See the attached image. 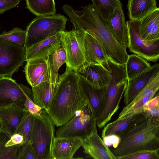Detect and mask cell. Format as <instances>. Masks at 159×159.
Here are the masks:
<instances>
[{
  "instance_id": "cell-3",
  "label": "cell",
  "mask_w": 159,
  "mask_h": 159,
  "mask_svg": "<svg viewBox=\"0 0 159 159\" xmlns=\"http://www.w3.org/2000/svg\"><path fill=\"white\" fill-rule=\"evenodd\" d=\"M118 145L111 150L116 157L142 150L159 149V124L146 117L119 136Z\"/></svg>"
},
{
  "instance_id": "cell-15",
  "label": "cell",
  "mask_w": 159,
  "mask_h": 159,
  "mask_svg": "<svg viewBox=\"0 0 159 159\" xmlns=\"http://www.w3.org/2000/svg\"><path fill=\"white\" fill-rule=\"evenodd\" d=\"M25 109L15 103L0 107L1 131L12 136L23 116Z\"/></svg>"
},
{
  "instance_id": "cell-8",
  "label": "cell",
  "mask_w": 159,
  "mask_h": 159,
  "mask_svg": "<svg viewBox=\"0 0 159 159\" xmlns=\"http://www.w3.org/2000/svg\"><path fill=\"white\" fill-rule=\"evenodd\" d=\"M85 33L75 29L61 32L62 44L66 55V70L78 73L87 65L84 44Z\"/></svg>"
},
{
  "instance_id": "cell-22",
  "label": "cell",
  "mask_w": 159,
  "mask_h": 159,
  "mask_svg": "<svg viewBox=\"0 0 159 159\" xmlns=\"http://www.w3.org/2000/svg\"><path fill=\"white\" fill-rule=\"evenodd\" d=\"M84 44L87 65L90 63L103 64L108 62L109 58L102 45L86 32Z\"/></svg>"
},
{
  "instance_id": "cell-24",
  "label": "cell",
  "mask_w": 159,
  "mask_h": 159,
  "mask_svg": "<svg viewBox=\"0 0 159 159\" xmlns=\"http://www.w3.org/2000/svg\"><path fill=\"white\" fill-rule=\"evenodd\" d=\"M58 83L44 81L32 87L34 102L46 111L56 92Z\"/></svg>"
},
{
  "instance_id": "cell-27",
  "label": "cell",
  "mask_w": 159,
  "mask_h": 159,
  "mask_svg": "<svg viewBox=\"0 0 159 159\" xmlns=\"http://www.w3.org/2000/svg\"><path fill=\"white\" fill-rule=\"evenodd\" d=\"M151 66L148 61L136 54L134 53L129 55L125 63L128 80L141 73Z\"/></svg>"
},
{
  "instance_id": "cell-26",
  "label": "cell",
  "mask_w": 159,
  "mask_h": 159,
  "mask_svg": "<svg viewBox=\"0 0 159 159\" xmlns=\"http://www.w3.org/2000/svg\"><path fill=\"white\" fill-rule=\"evenodd\" d=\"M24 68L26 80L31 86L43 73L47 64V57L30 59Z\"/></svg>"
},
{
  "instance_id": "cell-41",
  "label": "cell",
  "mask_w": 159,
  "mask_h": 159,
  "mask_svg": "<svg viewBox=\"0 0 159 159\" xmlns=\"http://www.w3.org/2000/svg\"><path fill=\"white\" fill-rule=\"evenodd\" d=\"M1 131V124L0 121V132Z\"/></svg>"
},
{
  "instance_id": "cell-40",
  "label": "cell",
  "mask_w": 159,
  "mask_h": 159,
  "mask_svg": "<svg viewBox=\"0 0 159 159\" xmlns=\"http://www.w3.org/2000/svg\"><path fill=\"white\" fill-rule=\"evenodd\" d=\"M23 143L24 138L23 136L18 133H15L11 137L7 143L6 146L9 147L17 145H20Z\"/></svg>"
},
{
  "instance_id": "cell-39",
  "label": "cell",
  "mask_w": 159,
  "mask_h": 159,
  "mask_svg": "<svg viewBox=\"0 0 159 159\" xmlns=\"http://www.w3.org/2000/svg\"><path fill=\"white\" fill-rule=\"evenodd\" d=\"M102 139L104 144L107 146H112L113 148H116L119 143L120 138L118 135L112 134L105 136Z\"/></svg>"
},
{
  "instance_id": "cell-13",
  "label": "cell",
  "mask_w": 159,
  "mask_h": 159,
  "mask_svg": "<svg viewBox=\"0 0 159 159\" xmlns=\"http://www.w3.org/2000/svg\"><path fill=\"white\" fill-rule=\"evenodd\" d=\"M47 66L45 70L32 87L44 81L51 83L59 82V70L66 60V52L62 43L47 56Z\"/></svg>"
},
{
  "instance_id": "cell-11",
  "label": "cell",
  "mask_w": 159,
  "mask_h": 159,
  "mask_svg": "<svg viewBox=\"0 0 159 159\" xmlns=\"http://www.w3.org/2000/svg\"><path fill=\"white\" fill-rule=\"evenodd\" d=\"M27 97L33 99L30 88L18 84L11 77H0V107L15 103L25 108L24 104Z\"/></svg>"
},
{
  "instance_id": "cell-1",
  "label": "cell",
  "mask_w": 159,
  "mask_h": 159,
  "mask_svg": "<svg viewBox=\"0 0 159 159\" xmlns=\"http://www.w3.org/2000/svg\"><path fill=\"white\" fill-rule=\"evenodd\" d=\"M80 11L67 4L62 7L74 29L81 30L94 37L102 45L108 57L116 63L125 64L128 57L126 49L110 32L106 20L93 4L81 7Z\"/></svg>"
},
{
  "instance_id": "cell-25",
  "label": "cell",
  "mask_w": 159,
  "mask_h": 159,
  "mask_svg": "<svg viewBox=\"0 0 159 159\" xmlns=\"http://www.w3.org/2000/svg\"><path fill=\"white\" fill-rule=\"evenodd\" d=\"M157 8L156 0H128V14L130 20H140Z\"/></svg>"
},
{
  "instance_id": "cell-19",
  "label": "cell",
  "mask_w": 159,
  "mask_h": 159,
  "mask_svg": "<svg viewBox=\"0 0 159 159\" xmlns=\"http://www.w3.org/2000/svg\"><path fill=\"white\" fill-rule=\"evenodd\" d=\"M79 76L80 84L97 119L101 115L104 106L107 86L101 89L95 88L85 78L80 75Z\"/></svg>"
},
{
  "instance_id": "cell-21",
  "label": "cell",
  "mask_w": 159,
  "mask_h": 159,
  "mask_svg": "<svg viewBox=\"0 0 159 159\" xmlns=\"http://www.w3.org/2000/svg\"><path fill=\"white\" fill-rule=\"evenodd\" d=\"M61 32L34 44L26 50L25 61L47 57L61 44Z\"/></svg>"
},
{
  "instance_id": "cell-2",
  "label": "cell",
  "mask_w": 159,
  "mask_h": 159,
  "mask_svg": "<svg viewBox=\"0 0 159 159\" xmlns=\"http://www.w3.org/2000/svg\"><path fill=\"white\" fill-rule=\"evenodd\" d=\"M88 100L78 73L66 70L60 75L56 92L46 111L59 127L70 120Z\"/></svg>"
},
{
  "instance_id": "cell-34",
  "label": "cell",
  "mask_w": 159,
  "mask_h": 159,
  "mask_svg": "<svg viewBox=\"0 0 159 159\" xmlns=\"http://www.w3.org/2000/svg\"><path fill=\"white\" fill-rule=\"evenodd\" d=\"M117 159H159V149L139 151L119 157Z\"/></svg>"
},
{
  "instance_id": "cell-20",
  "label": "cell",
  "mask_w": 159,
  "mask_h": 159,
  "mask_svg": "<svg viewBox=\"0 0 159 159\" xmlns=\"http://www.w3.org/2000/svg\"><path fill=\"white\" fill-rule=\"evenodd\" d=\"M82 145V140L75 138L55 137L52 149V159H71Z\"/></svg>"
},
{
  "instance_id": "cell-18",
  "label": "cell",
  "mask_w": 159,
  "mask_h": 159,
  "mask_svg": "<svg viewBox=\"0 0 159 159\" xmlns=\"http://www.w3.org/2000/svg\"><path fill=\"white\" fill-rule=\"evenodd\" d=\"M141 37L145 43L152 45L159 41V8L141 19L139 26Z\"/></svg>"
},
{
  "instance_id": "cell-14",
  "label": "cell",
  "mask_w": 159,
  "mask_h": 159,
  "mask_svg": "<svg viewBox=\"0 0 159 159\" xmlns=\"http://www.w3.org/2000/svg\"><path fill=\"white\" fill-rule=\"evenodd\" d=\"M159 72V64L156 63L134 77L128 80L124 94L125 105L129 103Z\"/></svg>"
},
{
  "instance_id": "cell-6",
  "label": "cell",
  "mask_w": 159,
  "mask_h": 159,
  "mask_svg": "<svg viewBox=\"0 0 159 159\" xmlns=\"http://www.w3.org/2000/svg\"><path fill=\"white\" fill-rule=\"evenodd\" d=\"M97 130V118L89 100L73 117L59 127L55 137L75 138L81 140L86 139Z\"/></svg>"
},
{
  "instance_id": "cell-35",
  "label": "cell",
  "mask_w": 159,
  "mask_h": 159,
  "mask_svg": "<svg viewBox=\"0 0 159 159\" xmlns=\"http://www.w3.org/2000/svg\"><path fill=\"white\" fill-rule=\"evenodd\" d=\"M17 159H37L34 149L29 141L19 146Z\"/></svg>"
},
{
  "instance_id": "cell-38",
  "label": "cell",
  "mask_w": 159,
  "mask_h": 159,
  "mask_svg": "<svg viewBox=\"0 0 159 159\" xmlns=\"http://www.w3.org/2000/svg\"><path fill=\"white\" fill-rule=\"evenodd\" d=\"M21 0H0V15L15 7Z\"/></svg>"
},
{
  "instance_id": "cell-10",
  "label": "cell",
  "mask_w": 159,
  "mask_h": 159,
  "mask_svg": "<svg viewBox=\"0 0 159 159\" xmlns=\"http://www.w3.org/2000/svg\"><path fill=\"white\" fill-rule=\"evenodd\" d=\"M140 21L130 19L126 22L128 34V48L130 52L148 61L156 62L159 58V41L153 44H146L139 33Z\"/></svg>"
},
{
  "instance_id": "cell-29",
  "label": "cell",
  "mask_w": 159,
  "mask_h": 159,
  "mask_svg": "<svg viewBox=\"0 0 159 159\" xmlns=\"http://www.w3.org/2000/svg\"><path fill=\"white\" fill-rule=\"evenodd\" d=\"M11 136L8 134L0 132V159H17L19 146L17 145L7 147L6 144Z\"/></svg>"
},
{
  "instance_id": "cell-36",
  "label": "cell",
  "mask_w": 159,
  "mask_h": 159,
  "mask_svg": "<svg viewBox=\"0 0 159 159\" xmlns=\"http://www.w3.org/2000/svg\"><path fill=\"white\" fill-rule=\"evenodd\" d=\"M143 113L146 117L151 118L155 124H159V104L146 109Z\"/></svg>"
},
{
  "instance_id": "cell-7",
  "label": "cell",
  "mask_w": 159,
  "mask_h": 159,
  "mask_svg": "<svg viewBox=\"0 0 159 159\" xmlns=\"http://www.w3.org/2000/svg\"><path fill=\"white\" fill-rule=\"evenodd\" d=\"M67 19L55 14L37 16L27 26L24 47L26 50L33 45L65 30Z\"/></svg>"
},
{
  "instance_id": "cell-16",
  "label": "cell",
  "mask_w": 159,
  "mask_h": 159,
  "mask_svg": "<svg viewBox=\"0 0 159 159\" xmlns=\"http://www.w3.org/2000/svg\"><path fill=\"white\" fill-rule=\"evenodd\" d=\"M81 146L85 153L93 159H117L108 147L104 144L97 130L82 140Z\"/></svg>"
},
{
  "instance_id": "cell-31",
  "label": "cell",
  "mask_w": 159,
  "mask_h": 159,
  "mask_svg": "<svg viewBox=\"0 0 159 159\" xmlns=\"http://www.w3.org/2000/svg\"><path fill=\"white\" fill-rule=\"evenodd\" d=\"M106 20L117 7L122 4L119 0H91Z\"/></svg>"
},
{
  "instance_id": "cell-12",
  "label": "cell",
  "mask_w": 159,
  "mask_h": 159,
  "mask_svg": "<svg viewBox=\"0 0 159 159\" xmlns=\"http://www.w3.org/2000/svg\"><path fill=\"white\" fill-rule=\"evenodd\" d=\"M78 73L96 89L107 86L112 78L108 61L103 64H89Z\"/></svg>"
},
{
  "instance_id": "cell-9",
  "label": "cell",
  "mask_w": 159,
  "mask_h": 159,
  "mask_svg": "<svg viewBox=\"0 0 159 159\" xmlns=\"http://www.w3.org/2000/svg\"><path fill=\"white\" fill-rule=\"evenodd\" d=\"M26 48L15 43L0 38V77H11L22 66Z\"/></svg>"
},
{
  "instance_id": "cell-5",
  "label": "cell",
  "mask_w": 159,
  "mask_h": 159,
  "mask_svg": "<svg viewBox=\"0 0 159 159\" xmlns=\"http://www.w3.org/2000/svg\"><path fill=\"white\" fill-rule=\"evenodd\" d=\"M33 122L29 141L37 159H52V149L55 135V124L46 111L33 115Z\"/></svg>"
},
{
  "instance_id": "cell-33",
  "label": "cell",
  "mask_w": 159,
  "mask_h": 159,
  "mask_svg": "<svg viewBox=\"0 0 159 159\" xmlns=\"http://www.w3.org/2000/svg\"><path fill=\"white\" fill-rule=\"evenodd\" d=\"M26 38V32L22 29L16 27L8 32L4 31L0 34V38L24 46Z\"/></svg>"
},
{
  "instance_id": "cell-28",
  "label": "cell",
  "mask_w": 159,
  "mask_h": 159,
  "mask_svg": "<svg viewBox=\"0 0 159 159\" xmlns=\"http://www.w3.org/2000/svg\"><path fill=\"white\" fill-rule=\"evenodd\" d=\"M26 8L37 16L55 14L54 0H26Z\"/></svg>"
},
{
  "instance_id": "cell-37",
  "label": "cell",
  "mask_w": 159,
  "mask_h": 159,
  "mask_svg": "<svg viewBox=\"0 0 159 159\" xmlns=\"http://www.w3.org/2000/svg\"><path fill=\"white\" fill-rule=\"evenodd\" d=\"M24 106L32 115H39L43 109L33 101V99L28 97H26Z\"/></svg>"
},
{
  "instance_id": "cell-30",
  "label": "cell",
  "mask_w": 159,
  "mask_h": 159,
  "mask_svg": "<svg viewBox=\"0 0 159 159\" xmlns=\"http://www.w3.org/2000/svg\"><path fill=\"white\" fill-rule=\"evenodd\" d=\"M159 88V72H158L145 87L122 110L126 109L134 104L144 96L147 95L153 98Z\"/></svg>"
},
{
  "instance_id": "cell-32",
  "label": "cell",
  "mask_w": 159,
  "mask_h": 159,
  "mask_svg": "<svg viewBox=\"0 0 159 159\" xmlns=\"http://www.w3.org/2000/svg\"><path fill=\"white\" fill-rule=\"evenodd\" d=\"M33 122V115L25 108L23 116L15 133L19 134L23 136L24 138V143L29 141Z\"/></svg>"
},
{
  "instance_id": "cell-4",
  "label": "cell",
  "mask_w": 159,
  "mask_h": 159,
  "mask_svg": "<svg viewBox=\"0 0 159 159\" xmlns=\"http://www.w3.org/2000/svg\"><path fill=\"white\" fill-rule=\"evenodd\" d=\"M108 63L112 78L107 87L103 109L97 119V126L100 129L103 128L111 120L118 110L128 82L125 64H118L111 60H109Z\"/></svg>"
},
{
  "instance_id": "cell-17",
  "label": "cell",
  "mask_w": 159,
  "mask_h": 159,
  "mask_svg": "<svg viewBox=\"0 0 159 159\" xmlns=\"http://www.w3.org/2000/svg\"><path fill=\"white\" fill-rule=\"evenodd\" d=\"M106 21L113 36L120 44L126 49L129 44L128 31L122 7H117Z\"/></svg>"
},
{
  "instance_id": "cell-23",
  "label": "cell",
  "mask_w": 159,
  "mask_h": 159,
  "mask_svg": "<svg viewBox=\"0 0 159 159\" xmlns=\"http://www.w3.org/2000/svg\"><path fill=\"white\" fill-rule=\"evenodd\" d=\"M146 117L143 113L120 120L116 119L108 123L103 127L102 131V138H103L105 136L112 134L119 136Z\"/></svg>"
}]
</instances>
